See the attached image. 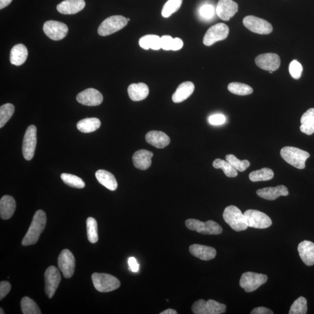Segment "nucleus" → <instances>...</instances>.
Wrapping results in <instances>:
<instances>
[{
  "instance_id": "obj_1",
  "label": "nucleus",
  "mask_w": 314,
  "mask_h": 314,
  "mask_svg": "<svg viewBox=\"0 0 314 314\" xmlns=\"http://www.w3.org/2000/svg\"><path fill=\"white\" fill-rule=\"evenodd\" d=\"M47 222L46 213L39 209L35 213L29 230L22 240V245L28 246L36 244L41 233L44 230Z\"/></svg>"
},
{
  "instance_id": "obj_2",
  "label": "nucleus",
  "mask_w": 314,
  "mask_h": 314,
  "mask_svg": "<svg viewBox=\"0 0 314 314\" xmlns=\"http://www.w3.org/2000/svg\"><path fill=\"white\" fill-rule=\"evenodd\" d=\"M281 156L290 165L302 169L305 167V161L309 157V154L296 147L287 146L281 149Z\"/></svg>"
},
{
  "instance_id": "obj_3",
  "label": "nucleus",
  "mask_w": 314,
  "mask_h": 314,
  "mask_svg": "<svg viewBox=\"0 0 314 314\" xmlns=\"http://www.w3.org/2000/svg\"><path fill=\"white\" fill-rule=\"evenodd\" d=\"M223 218L232 230L236 232L245 231L248 228L244 214L234 205H230L225 209Z\"/></svg>"
},
{
  "instance_id": "obj_4",
  "label": "nucleus",
  "mask_w": 314,
  "mask_h": 314,
  "mask_svg": "<svg viewBox=\"0 0 314 314\" xmlns=\"http://www.w3.org/2000/svg\"><path fill=\"white\" fill-rule=\"evenodd\" d=\"M92 278L95 288L100 292H110L118 289L121 286L118 279L109 274L94 273Z\"/></svg>"
},
{
  "instance_id": "obj_5",
  "label": "nucleus",
  "mask_w": 314,
  "mask_h": 314,
  "mask_svg": "<svg viewBox=\"0 0 314 314\" xmlns=\"http://www.w3.org/2000/svg\"><path fill=\"white\" fill-rule=\"evenodd\" d=\"M185 223L189 230L196 231L201 234L219 235L222 232V227L212 220L204 222L195 219H189L186 220Z\"/></svg>"
},
{
  "instance_id": "obj_6",
  "label": "nucleus",
  "mask_w": 314,
  "mask_h": 314,
  "mask_svg": "<svg viewBox=\"0 0 314 314\" xmlns=\"http://www.w3.org/2000/svg\"><path fill=\"white\" fill-rule=\"evenodd\" d=\"M192 309L195 314H220L226 312L227 306L214 300L200 299L194 302Z\"/></svg>"
},
{
  "instance_id": "obj_7",
  "label": "nucleus",
  "mask_w": 314,
  "mask_h": 314,
  "mask_svg": "<svg viewBox=\"0 0 314 314\" xmlns=\"http://www.w3.org/2000/svg\"><path fill=\"white\" fill-rule=\"evenodd\" d=\"M127 19L121 15L108 17L101 23L98 29L100 36H107L123 29L127 24Z\"/></svg>"
},
{
  "instance_id": "obj_8",
  "label": "nucleus",
  "mask_w": 314,
  "mask_h": 314,
  "mask_svg": "<svg viewBox=\"0 0 314 314\" xmlns=\"http://www.w3.org/2000/svg\"><path fill=\"white\" fill-rule=\"evenodd\" d=\"M267 281L265 275L252 272H247L242 275L240 286L247 293H251L257 290L259 287L265 284Z\"/></svg>"
},
{
  "instance_id": "obj_9",
  "label": "nucleus",
  "mask_w": 314,
  "mask_h": 314,
  "mask_svg": "<svg viewBox=\"0 0 314 314\" xmlns=\"http://www.w3.org/2000/svg\"><path fill=\"white\" fill-rule=\"evenodd\" d=\"M244 215L248 227L266 229L272 226V220L262 212L254 209H248L244 213Z\"/></svg>"
},
{
  "instance_id": "obj_10",
  "label": "nucleus",
  "mask_w": 314,
  "mask_h": 314,
  "mask_svg": "<svg viewBox=\"0 0 314 314\" xmlns=\"http://www.w3.org/2000/svg\"><path fill=\"white\" fill-rule=\"evenodd\" d=\"M36 144V127L30 125L27 129L23 141L22 154L25 160L30 161L33 158Z\"/></svg>"
},
{
  "instance_id": "obj_11",
  "label": "nucleus",
  "mask_w": 314,
  "mask_h": 314,
  "mask_svg": "<svg viewBox=\"0 0 314 314\" xmlns=\"http://www.w3.org/2000/svg\"><path fill=\"white\" fill-rule=\"evenodd\" d=\"M230 29L228 26L222 23H218L211 27L203 38V43L207 46H210L216 42L223 40L228 37Z\"/></svg>"
},
{
  "instance_id": "obj_12",
  "label": "nucleus",
  "mask_w": 314,
  "mask_h": 314,
  "mask_svg": "<svg viewBox=\"0 0 314 314\" xmlns=\"http://www.w3.org/2000/svg\"><path fill=\"white\" fill-rule=\"evenodd\" d=\"M243 22L246 28L255 33L267 34L273 30V26L270 23L252 15L244 18Z\"/></svg>"
},
{
  "instance_id": "obj_13",
  "label": "nucleus",
  "mask_w": 314,
  "mask_h": 314,
  "mask_svg": "<svg viewBox=\"0 0 314 314\" xmlns=\"http://www.w3.org/2000/svg\"><path fill=\"white\" fill-rule=\"evenodd\" d=\"M43 31L47 36L53 40L63 39L68 33V28L65 23L56 21H48L44 23Z\"/></svg>"
},
{
  "instance_id": "obj_14",
  "label": "nucleus",
  "mask_w": 314,
  "mask_h": 314,
  "mask_svg": "<svg viewBox=\"0 0 314 314\" xmlns=\"http://www.w3.org/2000/svg\"><path fill=\"white\" fill-rule=\"evenodd\" d=\"M44 278L46 293L49 298H52L61 280L60 271L56 266H50L46 271Z\"/></svg>"
},
{
  "instance_id": "obj_15",
  "label": "nucleus",
  "mask_w": 314,
  "mask_h": 314,
  "mask_svg": "<svg viewBox=\"0 0 314 314\" xmlns=\"http://www.w3.org/2000/svg\"><path fill=\"white\" fill-rule=\"evenodd\" d=\"M58 264L65 278L73 276L75 269V258L71 251L67 249L62 251L58 258Z\"/></svg>"
},
{
  "instance_id": "obj_16",
  "label": "nucleus",
  "mask_w": 314,
  "mask_h": 314,
  "mask_svg": "<svg viewBox=\"0 0 314 314\" xmlns=\"http://www.w3.org/2000/svg\"><path fill=\"white\" fill-rule=\"evenodd\" d=\"M76 100L79 103L87 106H98L102 103L103 97L95 88H89L77 95Z\"/></svg>"
},
{
  "instance_id": "obj_17",
  "label": "nucleus",
  "mask_w": 314,
  "mask_h": 314,
  "mask_svg": "<svg viewBox=\"0 0 314 314\" xmlns=\"http://www.w3.org/2000/svg\"><path fill=\"white\" fill-rule=\"evenodd\" d=\"M255 63L258 67L268 71H275L281 64V59L277 54L266 53L256 57Z\"/></svg>"
},
{
  "instance_id": "obj_18",
  "label": "nucleus",
  "mask_w": 314,
  "mask_h": 314,
  "mask_svg": "<svg viewBox=\"0 0 314 314\" xmlns=\"http://www.w3.org/2000/svg\"><path fill=\"white\" fill-rule=\"evenodd\" d=\"M216 11L219 18L229 21L237 13L238 5L233 0H219Z\"/></svg>"
},
{
  "instance_id": "obj_19",
  "label": "nucleus",
  "mask_w": 314,
  "mask_h": 314,
  "mask_svg": "<svg viewBox=\"0 0 314 314\" xmlns=\"http://www.w3.org/2000/svg\"><path fill=\"white\" fill-rule=\"evenodd\" d=\"M289 193L288 188L284 185L263 188L257 191V195L259 197L267 200H275L281 196H288Z\"/></svg>"
},
{
  "instance_id": "obj_20",
  "label": "nucleus",
  "mask_w": 314,
  "mask_h": 314,
  "mask_svg": "<svg viewBox=\"0 0 314 314\" xmlns=\"http://www.w3.org/2000/svg\"><path fill=\"white\" fill-rule=\"evenodd\" d=\"M190 253L195 257L203 261H209L214 259L216 255V251L212 247L193 244L189 247Z\"/></svg>"
},
{
  "instance_id": "obj_21",
  "label": "nucleus",
  "mask_w": 314,
  "mask_h": 314,
  "mask_svg": "<svg viewBox=\"0 0 314 314\" xmlns=\"http://www.w3.org/2000/svg\"><path fill=\"white\" fill-rule=\"evenodd\" d=\"M86 3L84 0H65L57 7L59 13L64 15H72L82 10Z\"/></svg>"
},
{
  "instance_id": "obj_22",
  "label": "nucleus",
  "mask_w": 314,
  "mask_h": 314,
  "mask_svg": "<svg viewBox=\"0 0 314 314\" xmlns=\"http://www.w3.org/2000/svg\"><path fill=\"white\" fill-rule=\"evenodd\" d=\"M146 142L157 149H164L168 146L170 139L168 136L161 131H150L146 136Z\"/></svg>"
},
{
  "instance_id": "obj_23",
  "label": "nucleus",
  "mask_w": 314,
  "mask_h": 314,
  "mask_svg": "<svg viewBox=\"0 0 314 314\" xmlns=\"http://www.w3.org/2000/svg\"><path fill=\"white\" fill-rule=\"evenodd\" d=\"M298 251L302 261L306 265H314V243L304 240L298 246Z\"/></svg>"
},
{
  "instance_id": "obj_24",
  "label": "nucleus",
  "mask_w": 314,
  "mask_h": 314,
  "mask_svg": "<svg viewBox=\"0 0 314 314\" xmlns=\"http://www.w3.org/2000/svg\"><path fill=\"white\" fill-rule=\"evenodd\" d=\"M153 154L146 150H140L137 151L133 156L132 160L136 168L145 170L149 169L151 165V158Z\"/></svg>"
},
{
  "instance_id": "obj_25",
  "label": "nucleus",
  "mask_w": 314,
  "mask_h": 314,
  "mask_svg": "<svg viewBox=\"0 0 314 314\" xmlns=\"http://www.w3.org/2000/svg\"><path fill=\"white\" fill-rule=\"evenodd\" d=\"M16 202L14 198L9 195H6L0 200V215L3 219L7 220L13 216Z\"/></svg>"
},
{
  "instance_id": "obj_26",
  "label": "nucleus",
  "mask_w": 314,
  "mask_h": 314,
  "mask_svg": "<svg viewBox=\"0 0 314 314\" xmlns=\"http://www.w3.org/2000/svg\"><path fill=\"white\" fill-rule=\"evenodd\" d=\"M128 95L133 102L145 100L149 93V87L143 83L131 84L127 88Z\"/></svg>"
},
{
  "instance_id": "obj_27",
  "label": "nucleus",
  "mask_w": 314,
  "mask_h": 314,
  "mask_svg": "<svg viewBox=\"0 0 314 314\" xmlns=\"http://www.w3.org/2000/svg\"><path fill=\"white\" fill-rule=\"evenodd\" d=\"M195 88V85L191 81L181 83L172 96L173 102L175 103L183 102L192 95Z\"/></svg>"
},
{
  "instance_id": "obj_28",
  "label": "nucleus",
  "mask_w": 314,
  "mask_h": 314,
  "mask_svg": "<svg viewBox=\"0 0 314 314\" xmlns=\"http://www.w3.org/2000/svg\"><path fill=\"white\" fill-rule=\"evenodd\" d=\"M28 56V49L22 44L13 47L10 54V61L13 65L20 66L25 63Z\"/></svg>"
},
{
  "instance_id": "obj_29",
  "label": "nucleus",
  "mask_w": 314,
  "mask_h": 314,
  "mask_svg": "<svg viewBox=\"0 0 314 314\" xmlns=\"http://www.w3.org/2000/svg\"><path fill=\"white\" fill-rule=\"evenodd\" d=\"M96 177L100 184L111 191H114L118 187L117 181L115 176L106 170H98L96 173Z\"/></svg>"
},
{
  "instance_id": "obj_30",
  "label": "nucleus",
  "mask_w": 314,
  "mask_h": 314,
  "mask_svg": "<svg viewBox=\"0 0 314 314\" xmlns=\"http://www.w3.org/2000/svg\"><path fill=\"white\" fill-rule=\"evenodd\" d=\"M300 130L302 133L311 135L314 133V108H310L302 115Z\"/></svg>"
},
{
  "instance_id": "obj_31",
  "label": "nucleus",
  "mask_w": 314,
  "mask_h": 314,
  "mask_svg": "<svg viewBox=\"0 0 314 314\" xmlns=\"http://www.w3.org/2000/svg\"><path fill=\"white\" fill-rule=\"evenodd\" d=\"M139 43L145 50H158L161 49V37L157 35L149 34L140 38Z\"/></svg>"
},
{
  "instance_id": "obj_32",
  "label": "nucleus",
  "mask_w": 314,
  "mask_h": 314,
  "mask_svg": "<svg viewBox=\"0 0 314 314\" xmlns=\"http://www.w3.org/2000/svg\"><path fill=\"white\" fill-rule=\"evenodd\" d=\"M76 126L81 132L88 133L98 130L101 126V122L96 118H86L81 120Z\"/></svg>"
},
{
  "instance_id": "obj_33",
  "label": "nucleus",
  "mask_w": 314,
  "mask_h": 314,
  "mask_svg": "<svg viewBox=\"0 0 314 314\" xmlns=\"http://www.w3.org/2000/svg\"><path fill=\"white\" fill-rule=\"evenodd\" d=\"M274 177L273 170L268 168L254 170L249 174L250 180L253 182L270 181L273 179Z\"/></svg>"
},
{
  "instance_id": "obj_34",
  "label": "nucleus",
  "mask_w": 314,
  "mask_h": 314,
  "mask_svg": "<svg viewBox=\"0 0 314 314\" xmlns=\"http://www.w3.org/2000/svg\"><path fill=\"white\" fill-rule=\"evenodd\" d=\"M213 166L216 169H222L226 176L229 177H235L238 176V170L233 167L227 161L217 158L213 162Z\"/></svg>"
},
{
  "instance_id": "obj_35",
  "label": "nucleus",
  "mask_w": 314,
  "mask_h": 314,
  "mask_svg": "<svg viewBox=\"0 0 314 314\" xmlns=\"http://www.w3.org/2000/svg\"><path fill=\"white\" fill-rule=\"evenodd\" d=\"M228 91L233 94L247 96L252 94L253 89L249 85L239 82H233L228 85Z\"/></svg>"
},
{
  "instance_id": "obj_36",
  "label": "nucleus",
  "mask_w": 314,
  "mask_h": 314,
  "mask_svg": "<svg viewBox=\"0 0 314 314\" xmlns=\"http://www.w3.org/2000/svg\"><path fill=\"white\" fill-rule=\"evenodd\" d=\"M22 311L23 314H41V312L37 304L28 297H24L21 302Z\"/></svg>"
},
{
  "instance_id": "obj_37",
  "label": "nucleus",
  "mask_w": 314,
  "mask_h": 314,
  "mask_svg": "<svg viewBox=\"0 0 314 314\" xmlns=\"http://www.w3.org/2000/svg\"><path fill=\"white\" fill-rule=\"evenodd\" d=\"M87 238L88 241L92 243H96L98 242V227L97 220L89 217L86 221Z\"/></svg>"
},
{
  "instance_id": "obj_38",
  "label": "nucleus",
  "mask_w": 314,
  "mask_h": 314,
  "mask_svg": "<svg viewBox=\"0 0 314 314\" xmlns=\"http://www.w3.org/2000/svg\"><path fill=\"white\" fill-rule=\"evenodd\" d=\"M61 177L64 183L70 186V187L77 189H83L84 188V182L78 176L73 175L72 174L64 173L61 174Z\"/></svg>"
},
{
  "instance_id": "obj_39",
  "label": "nucleus",
  "mask_w": 314,
  "mask_h": 314,
  "mask_svg": "<svg viewBox=\"0 0 314 314\" xmlns=\"http://www.w3.org/2000/svg\"><path fill=\"white\" fill-rule=\"evenodd\" d=\"M14 111L15 108L12 104H4L0 107V127L2 128L9 121Z\"/></svg>"
},
{
  "instance_id": "obj_40",
  "label": "nucleus",
  "mask_w": 314,
  "mask_h": 314,
  "mask_svg": "<svg viewBox=\"0 0 314 314\" xmlns=\"http://www.w3.org/2000/svg\"><path fill=\"white\" fill-rule=\"evenodd\" d=\"M183 0H168L162 10L163 17L168 18L181 8Z\"/></svg>"
},
{
  "instance_id": "obj_41",
  "label": "nucleus",
  "mask_w": 314,
  "mask_h": 314,
  "mask_svg": "<svg viewBox=\"0 0 314 314\" xmlns=\"http://www.w3.org/2000/svg\"><path fill=\"white\" fill-rule=\"evenodd\" d=\"M307 312V301L304 297H300L291 306L289 314H305Z\"/></svg>"
},
{
  "instance_id": "obj_42",
  "label": "nucleus",
  "mask_w": 314,
  "mask_h": 314,
  "mask_svg": "<svg viewBox=\"0 0 314 314\" xmlns=\"http://www.w3.org/2000/svg\"><path fill=\"white\" fill-rule=\"evenodd\" d=\"M226 161L230 162L235 169L238 171L243 172L249 167L250 163L248 160H240L233 154H228L226 156Z\"/></svg>"
},
{
  "instance_id": "obj_43",
  "label": "nucleus",
  "mask_w": 314,
  "mask_h": 314,
  "mask_svg": "<svg viewBox=\"0 0 314 314\" xmlns=\"http://www.w3.org/2000/svg\"><path fill=\"white\" fill-rule=\"evenodd\" d=\"M302 68L301 64L296 60H293L291 62V63L289 65V72L290 73L291 76L294 79H300L302 72Z\"/></svg>"
},
{
  "instance_id": "obj_44",
  "label": "nucleus",
  "mask_w": 314,
  "mask_h": 314,
  "mask_svg": "<svg viewBox=\"0 0 314 314\" xmlns=\"http://www.w3.org/2000/svg\"><path fill=\"white\" fill-rule=\"evenodd\" d=\"M200 14L204 18H211L214 15V8L211 5H205L201 8Z\"/></svg>"
},
{
  "instance_id": "obj_45",
  "label": "nucleus",
  "mask_w": 314,
  "mask_h": 314,
  "mask_svg": "<svg viewBox=\"0 0 314 314\" xmlns=\"http://www.w3.org/2000/svg\"><path fill=\"white\" fill-rule=\"evenodd\" d=\"M226 121V118L222 114H215L209 116L208 122L212 125H222Z\"/></svg>"
},
{
  "instance_id": "obj_46",
  "label": "nucleus",
  "mask_w": 314,
  "mask_h": 314,
  "mask_svg": "<svg viewBox=\"0 0 314 314\" xmlns=\"http://www.w3.org/2000/svg\"><path fill=\"white\" fill-rule=\"evenodd\" d=\"M11 289V286L9 282L2 281L0 283V300H2L5 298L10 292Z\"/></svg>"
},
{
  "instance_id": "obj_47",
  "label": "nucleus",
  "mask_w": 314,
  "mask_h": 314,
  "mask_svg": "<svg viewBox=\"0 0 314 314\" xmlns=\"http://www.w3.org/2000/svg\"><path fill=\"white\" fill-rule=\"evenodd\" d=\"M173 38L171 36L165 35L161 37V49L166 51L171 50Z\"/></svg>"
},
{
  "instance_id": "obj_48",
  "label": "nucleus",
  "mask_w": 314,
  "mask_h": 314,
  "mask_svg": "<svg viewBox=\"0 0 314 314\" xmlns=\"http://www.w3.org/2000/svg\"><path fill=\"white\" fill-rule=\"evenodd\" d=\"M130 270L133 273H137L139 269V263L134 257H131L128 259Z\"/></svg>"
},
{
  "instance_id": "obj_49",
  "label": "nucleus",
  "mask_w": 314,
  "mask_h": 314,
  "mask_svg": "<svg viewBox=\"0 0 314 314\" xmlns=\"http://www.w3.org/2000/svg\"><path fill=\"white\" fill-rule=\"evenodd\" d=\"M184 46V42L180 38L176 37L173 38L171 50L177 51L182 48Z\"/></svg>"
},
{
  "instance_id": "obj_50",
  "label": "nucleus",
  "mask_w": 314,
  "mask_h": 314,
  "mask_svg": "<svg viewBox=\"0 0 314 314\" xmlns=\"http://www.w3.org/2000/svg\"><path fill=\"white\" fill-rule=\"evenodd\" d=\"M251 314H273L272 310L263 307H259L252 310Z\"/></svg>"
},
{
  "instance_id": "obj_51",
  "label": "nucleus",
  "mask_w": 314,
  "mask_h": 314,
  "mask_svg": "<svg viewBox=\"0 0 314 314\" xmlns=\"http://www.w3.org/2000/svg\"><path fill=\"white\" fill-rule=\"evenodd\" d=\"M13 0H0V9H5L9 6Z\"/></svg>"
},
{
  "instance_id": "obj_52",
  "label": "nucleus",
  "mask_w": 314,
  "mask_h": 314,
  "mask_svg": "<svg viewBox=\"0 0 314 314\" xmlns=\"http://www.w3.org/2000/svg\"><path fill=\"white\" fill-rule=\"evenodd\" d=\"M177 312L175 310L173 309L172 308H169L165 310V311H162L160 313V314H177Z\"/></svg>"
},
{
  "instance_id": "obj_53",
  "label": "nucleus",
  "mask_w": 314,
  "mask_h": 314,
  "mask_svg": "<svg viewBox=\"0 0 314 314\" xmlns=\"http://www.w3.org/2000/svg\"><path fill=\"white\" fill-rule=\"evenodd\" d=\"M0 311H1V312H0V313H1V314L5 313V312H4L3 309L2 308H0Z\"/></svg>"
},
{
  "instance_id": "obj_54",
  "label": "nucleus",
  "mask_w": 314,
  "mask_h": 314,
  "mask_svg": "<svg viewBox=\"0 0 314 314\" xmlns=\"http://www.w3.org/2000/svg\"><path fill=\"white\" fill-rule=\"evenodd\" d=\"M127 21H130V19H129V18H127Z\"/></svg>"
},
{
  "instance_id": "obj_55",
  "label": "nucleus",
  "mask_w": 314,
  "mask_h": 314,
  "mask_svg": "<svg viewBox=\"0 0 314 314\" xmlns=\"http://www.w3.org/2000/svg\"><path fill=\"white\" fill-rule=\"evenodd\" d=\"M270 73H273V71H270Z\"/></svg>"
}]
</instances>
